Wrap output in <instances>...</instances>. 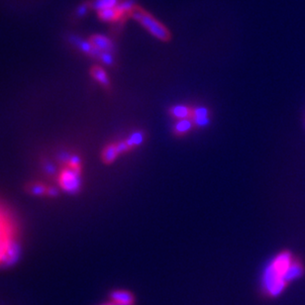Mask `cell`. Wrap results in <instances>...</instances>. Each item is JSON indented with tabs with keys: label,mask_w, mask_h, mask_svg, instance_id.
<instances>
[{
	"label": "cell",
	"mask_w": 305,
	"mask_h": 305,
	"mask_svg": "<svg viewBox=\"0 0 305 305\" xmlns=\"http://www.w3.org/2000/svg\"><path fill=\"white\" fill-rule=\"evenodd\" d=\"M304 269L291 253L283 251L266 266L261 277V291L267 297L280 295L292 281L303 275Z\"/></svg>",
	"instance_id": "cell-1"
},
{
	"label": "cell",
	"mask_w": 305,
	"mask_h": 305,
	"mask_svg": "<svg viewBox=\"0 0 305 305\" xmlns=\"http://www.w3.org/2000/svg\"><path fill=\"white\" fill-rule=\"evenodd\" d=\"M18 236L13 218L0 205V269L10 268L19 261L21 247Z\"/></svg>",
	"instance_id": "cell-2"
},
{
	"label": "cell",
	"mask_w": 305,
	"mask_h": 305,
	"mask_svg": "<svg viewBox=\"0 0 305 305\" xmlns=\"http://www.w3.org/2000/svg\"><path fill=\"white\" fill-rule=\"evenodd\" d=\"M132 15L133 18L148 30L150 34L153 35L155 38L162 41H167L170 38L169 31L153 16L146 13L142 10H134Z\"/></svg>",
	"instance_id": "cell-3"
},
{
	"label": "cell",
	"mask_w": 305,
	"mask_h": 305,
	"mask_svg": "<svg viewBox=\"0 0 305 305\" xmlns=\"http://www.w3.org/2000/svg\"><path fill=\"white\" fill-rule=\"evenodd\" d=\"M57 180L58 188L66 193L75 194L82 189V173L67 166L58 172Z\"/></svg>",
	"instance_id": "cell-4"
},
{
	"label": "cell",
	"mask_w": 305,
	"mask_h": 305,
	"mask_svg": "<svg viewBox=\"0 0 305 305\" xmlns=\"http://www.w3.org/2000/svg\"><path fill=\"white\" fill-rule=\"evenodd\" d=\"M27 191L30 194L35 196L57 197L58 195V188L53 186H46L41 181H34L27 185Z\"/></svg>",
	"instance_id": "cell-5"
},
{
	"label": "cell",
	"mask_w": 305,
	"mask_h": 305,
	"mask_svg": "<svg viewBox=\"0 0 305 305\" xmlns=\"http://www.w3.org/2000/svg\"><path fill=\"white\" fill-rule=\"evenodd\" d=\"M71 43H73L74 46H76V48H78L80 51H83L84 53H86L87 55H90L92 57H96L99 58L101 52L99 50H97L90 41H86L80 39L79 37L76 36H72L70 38Z\"/></svg>",
	"instance_id": "cell-6"
},
{
	"label": "cell",
	"mask_w": 305,
	"mask_h": 305,
	"mask_svg": "<svg viewBox=\"0 0 305 305\" xmlns=\"http://www.w3.org/2000/svg\"><path fill=\"white\" fill-rule=\"evenodd\" d=\"M110 301L117 305H134L135 298L130 291L115 290L110 293Z\"/></svg>",
	"instance_id": "cell-7"
},
{
	"label": "cell",
	"mask_w": 305,
	"mask_h": 305,
	"mask_svg": "<svg viewBox=\"0 0 305 305\" xmlns=\"http://www.w3.org/2000/svg\"><path fill=\"white\" fill-rule=\"evenodd\" d=\"M90 42L100 52L111 53V51L113 50V43L111 42V40L109 38H107L105 36L94 35L91 37Z\"/></svg>",
	"instance_id": "cell-8"
},
{
	"label": "cell",
	"mask_w": 305,
	"mask_h": 305,
	"mask_svg": "<svg viewBox=\"0 0 305 305\" xmlns=\"http://www.w3.org/2000/svg\"><path fill=\"white\" fill-rule=\"evenodd\" d=\"M191 119L193 120L195 125L198 126H205L209 123L208 119V111L205 108H195L192 110V117Z\"/></svg>",
	"instance_id": "cell-9"
},
{
	"label": "cell",
	"mask_w": 305,
	"mask_h": 305,
	"mask_svg": "<svg viewBox=\"0 0 305 305\" xmlns=\"http://www.w3.org/2000/svg\"><path fill=\"white\" fill-rule=\"evenodd\" d=\"M194 125L195 124L191 118L178 120L174 125V133L178 136H182V135L187 134L189 131L191 130Z\"/></svg>",
	"instance_id": "cell-10"
},
{
	"label": "cell",
	"mask_w": 305,
	"mask_h": 305,
	"mask_svg": "<svg viewBox=\"0 0 305 305\" xmlns=\"http://www.w3.org/2000/svg\"><path fill=\"white\" fill-rule=\"evenodd\" d=\"M119 155L117 151L116 143L115 144H109L106 146L102 151V160L105 164H111L116 160L117 156Z\"/></svg>",
	"instance_id": "cell-11"
},
{
	"label": "cell",
	"mask_w": 305,
	"mask_h": 305,
	"mask_svg": "<svg viewBox=\"0 0 305 305\" xmlns=\"http://www.w3.org/2000/svg\"><path fill=\"white\" fill-rule=\"evenodd\" d=\"M192 110L190 109L188 106L185 105H176L171 108V114L178 120L181 119H188V118H191L192 117Z\"/></svg>",
	"instance_id": "cell-12"
},
{
	"label": "cell",
	"mask_w": 305,
	"mask_h": 305,
	"mask_svg": "<svg viewBox=\"0 0 305 305\" xmlns=\"http://www.w3.org/2000/svg\"><path fill=\"white\" fill-rule=\"evenodd\" d=\"M91 75L92 77L98 82L103 87H109V78L107 73L100 67H94L91 69Z\"/></svg>",
	"instance_id": "cell-13"
},
{
	"label": "cell",
	"mask_w": 305,
	"mask_h": 305,
	"mask_svg": "<svg viewBox=\"0 0 305 305\" xmlns=\"http://www.w3.org/2000/svg\"><path fill=\"white\" fill-rule=\"evenodd\" d=\"M119 2V0H94L92 2V7L99 12L107 8H116Z\"/></svg>",
	"instance_id": "cell-14"
},
{
	"label": "cell",
	"mask_w": 305,
	"mask_h": 305,
	"mask_svg": "<svg viewBox=\"0 0 305 305\" xmlns=\"http://www.w3.org/2000/svg\"><path fill=\"white\" fill-rule=\"evenodd\" d=\"M100 19L105 21V22H112L116 20L117 18L120 16V13L118 12L116 8H107L103 9L101 11L98 12Z\"/></svg>",
	"instance_id": "cell-15"
},
{
	"label": "cell",
	"mask_w": 305,
	"mask_h": 305,
	"mask_svg": "<svg viewBox=\"0 0 305 305\" xmlns=\"http://www.w3.org/2000/svg\"><path fill=\"white\" fill-rule=\"evenodd\" d=\"M135 8V1L134 0H123L122 2H119L117 5L116 9L120 14L131 12Z\"/></svg>",
	"instance_id": "cell-16"
},
{
	"label": "cell",
	"mask_w": 305,
	"mask_h": 305,
	"mask_svg": "<svg viewBox=\"0 0 305 305\" xmlns=\"http://www.w3.org/2000/svg\"><path fill=\"white\" fill-rule=\"evenodd\" d=\"M143 141V135L139 132L134 133L131 135L130 138L126 141L128 143V145L130 146V148L134 147V146L140 145Z\"/></svg>",
	"instance_id": "cell-17"
},
{
	"label": "cell",
	"mask_w": 305,
	"mask_h": 305,
	"mask_svg": "<svg viewBox=\"0 0 305 305\" xmlns=\"http://www.w3.org/2000/svg\"><path fill=\"white\" fill-rule=\"evenodd\" d=\"M98 58L106 66H111L113 64V62H114V58L112 57L111 53H109V52H101V54H100V56Z\"/></svg>",
	"instance_id": "cell-18"
},
{
	"label": "cell",
	"mask_w": 305,
	"mask_h": 305,
	"mask_svg": "<svg viewBox=\"0 0 305 305\" xmlns=\"http://www.w3.org/2000/svg\"><path fill=\"white\" fill-rule=\"evenodd\" d=\"M44 171L46 172V174H49V175H53V174H56V173H57V168L52 162H47L44 166Z\"/></svg>",
	"instance_id": "cell-19"
},
{
	"label": "cell",
	"mask_w": 305,
	"mask_h": 305,
	"mask_svg": "<svg viewBox=\"0 0 305 305\" xmlns=\"http://www.w3.org/2000/svg\"><path fill=\"white\" fill-rule=\"evenodd\" d=\"M87 11H88V7L86 4H83V5H79L77 8H76V14L79 17H84L85 15L87 14Z\"/></svg>",
	"instance_id": "cell-20"
},
{
	"label": "cell",
	"mask_w": 305,
	"mask_h": 305,
	"mask_svg": "<svg viewBox=\"0 0 305 305\" xmlns=\"http://www.w3.org/2000/svg\"><path fill=\"white\" fill-rule=\"evenodd\" d=\"M101 305H117L115 303H113V302H111V301H109V302H107V303H104V304Z\"/></svg>",
	"instance_id": "cell-21"
}]
</instances>
